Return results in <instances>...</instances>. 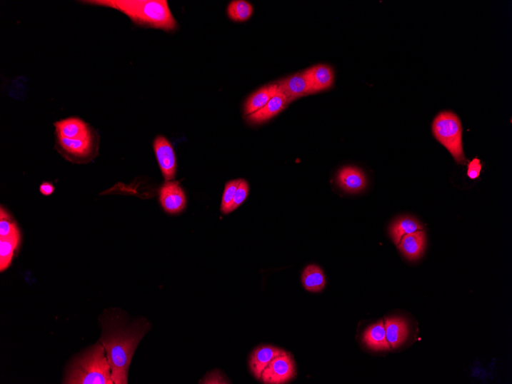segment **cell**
<instances>
[{
    "label": "cell",
    "mask_w": 512,
    "mask_h": 384,
    "mask_svg": "<svg viewBox=\"0 0 512 384\" xmlns=\"http://www.w3.org/2000/svg\"><path fill=\"white\" fill-rule=\"evenodd\" d=\"M481 171H482V163L478 158L473 159L469 162L468 166V176L469 178L473 180L478 178Z\"/></svg>",
    "instance_id": "cell-26"
},
{
    "label": "cell",
    "mask_w": 512,
    "mask_h": 384,
    "mask_svg": "<svg viewBox=\"0 0 512 384\" xmlns=\"http://www.w3.org/2000/svg\"><path fill=\"white\" fill-rule=\"evenodd\" d=\"M288 103L286 96L278 90L277 94L263 108L246 117V119L251 124L263 123L278 115Z\"/></svg>",
    "instance_id": "cell-14"
},
{
    "label": "cell",
    "mask_w": 512,
    "mask_h": 384,
    "mask_svg": "<svg viewBox=\"0 0 512 384\" xmlns=\"http://www.w3.org/2000/svg\"><path fill=\"white\" fill-rule=\"evenodd\" d=\"M20 243V233L0 238V271L4 272L11 264L14 253Z\"/></svg>",
    "instance_id": "cell-21"
},
{
    "label": "cell",
    "mask_w": 512,
    "mask_h": 384,
    "mask_svg": "<svg viewBox=\"0 0 512 384\" xmlns=\"http://www.w3.org/2000/svg\"><path fill=\"white\" fill-rule=\"evenodd\" d=\"M154 150L165 181L174 180L176 173V159L171 142L159 135L154 141Z\"/></svg>",
    "instance_id": "cell-7"
},
{
    "label": "cell",
    "mask_w": 512,
    "mask_h": 384,
    "mask_svg": "<svg viewBox=\"0 0 512 384\" xmlns=\"http://www.w3.org/2000/svg\"><path fill=\"white\" fill-rule=\"evenodd\" d=\"M83 4L119 10L138 26L172 32L179 27L166 0H90Z\"/></svg>",
    "instance_id": "cell-2"
},
{
    "label": "cell",
    "mask_w": 512,
    "mask_h": 384,
    "mask_svg": "<svg viewBox=\"0 0 512 384\" xmlns=\"http://www.w3.org/2000/svg\"><path fill=\"white\" fill-rule=\"evenodd\" d=\"M100 342L106 349L114 383L127 384L129 370L136 348L150 327L147 320L129 323L116 310L101 315Z\"/></svg>",
    "instance_id": "cell-1"
},
{
    "label": "cell",
    "mask_w": 512,
    "mask_h": 384,
    "mask_svg": "<svg viewBox=\"0 0 512 384\" xmlns=\"http://www.w3.org/2000/svg\"><path fill=\"white\" fill-rule=\"evenodd\" d=\"M310 95L330 89L334 81L333 69L328 65H317L304 70Z\"/></svg>",
    "instance_id": "cell-10"
},
{
    "label": "cell",
    "mask_w": 512,
    "mask_h": 384,
    "mask_svg": "<svg viewBox=\"0 0 512 384\" xmlns=\"http://www.w3.org/2000/svg\"><path fill=\"white\" fill-rule=\"evenodd\" d=\"M56 137L68 139L87 138L96 132L86 121L78 118H69L55 123Z\"/></svg>",
    "instance_id": "cell-9"
},
{
    "label": "cell",
    "mask_w": 512,
    "mask_h": 384,
    "mask_svg": "<svg viewBox=\"0 0 512 384\" xmlns=\"http://www.w3.org/2000/svg\"><path fill=\"white\" fill-rule=\"evenodd\" d=\"M303 286L311 293H319L326 285V279L322 269L317 265H309L303 271Z\"/></svg>",
    "instance_id": "cell-20"
},
{
    "label": "cell",
    "mask_w": 512,
    "mask_h": 384,
    "mask_svg": "<svg viewBox=\"0 0 512 384\" xmlns=\"http://www.w3.org/2000/svg\"><path fill=\"white\" fill-rule=\"evenodd\" d=\"M363 342L366 346L375 351L390 350L391 346L386 340L383 320L371 325L364 331Z\"/></svg>",
    "instance_id": "cell-18"
},
{
    "label": "cell",
    "mask_w": 512,
    "mask_h": 384,
    "mask_svg": "<svg viewBox=\"0 0 512 384\" xmlns=\"http://www.w3.org/2000/svg\"><path fill=\"white\" fill-rule=\"evenodd\" d=\"M423 230V226L414 218L403 216L392 223L389 233L393 243L397 245L404 236Z\"/></svg>",
    "instance_id": "cell-19"
},
{
    "label": "cell",
    "mask_w": 512,
    "mask_h": 384,
    "mask_svg": "<svg viewBox=\"0 0 512 384\" xmlns=\"http://www.w3.org/2000/svg\"><path fill=\"white\" fill-rule=\"evenodd\" d=\"M241 180L242 179L231 181L226 184L221 207V210L224 214L231 213L234 195Z\"/></svg>",
    "instance_id": "cell-24"
},
{
    "label": "cell",
    "mask_w": 512,
    "mask_h": 384,
    "mask_svg": "<svg viewBox=\"0 0 512 384\" xmlns=\"http://www.w3.org/2000/svg\"><path fill=\"white\" fill-rule=\"evenodd\" d=\"M64 383H114L106 351L100 341L72 361Z\"/></svg>",
    "instance_id": "cell-3"
},
{
    "label": "cell",
    "mask_w": 512,
    "mask_h": 384,
    "mask_svg": "<svg viewBox=\"0 0 512 384\" xmlns=\"http://www.w3.org/2000/svg\"><path fill=\"white\" fill-rule=\"evenodd\" d=\"M337 183L343 191L349 193L361 192L367 186V178L363 172L355 167H344L337 175Z\"/></svg>",
    "instance_id": "cell-13"
},
{
    "label": "cell",
    "mask_w": 512,
    "mask_h": 384,
    "mask_svg": "<svg viewBox=\"0 0 512 384\" xmlns=\"http://www.w3.org/2000/svg\"><path fill=\"white\" fill-rule=\"evenodd\" d=\"M433 133L438 141L451 152L458 163L466 161L462 124L456 113L448 111L438 113L433 123Z\"/></svg>",
    "instance_id": "cell-4"
},
{
    "label": "cell",
    "mask_w": 512,
    "mask_h": 384,
    "mask_svg": "<svg viewBox=\"0 0 512 384\" xmlns=\"http://www.w3.org/2000/svg\"><path fill=\"white\" fill-rule=\"evenodd\" d=\"M159 199L163 209L170 214L181 213L186 205L185 193L176 181H167L162 186Z\"/></svg>",
    "instance_id": "cell-8"
},
{
    "label": "cell",
    "mask_w": 512,
    "mask_h": 384,
    "mask_svg": "<svg viewBox=\"0 0 512 384\" xmlns=\"http://www.w3.org/2000/svg\"><path fill=\"white\" fill-rule=\"evenodd\" d=\"M277 83L278 90L283 93L289 103L302 96L310 95L309 86L304 71L281 79Z\"/></svg>",
    "instance_id": "cell-11"
},
{
    "label": "cell",
    "mask_w": 512,
    "mask_h": 384,
    "mask_svg": "<svg viewBox=\"0 0 512 384\" xmlns=\"http://www.w3.org/2000/svg\"><path fill=\"white\" fill-rule=\"evenodd\" d=\"M384 327L386 340H388L390 346L394 349L401 347L408 338V325L401 318H386Z\"/></svg>",
    "instance_id": "cell-16"
},
{
    "label": "cell",
    "mask_w": 512,
    "mask_h": 384,
    "mask_svg": "<svg viewBox=\"0 0 512 384\" xmlns=\"http://www.w3.org/2000/svg\"><path fill=\"white\" fill-rule=\"evenodd\" d=\"M202 383H229L225 379L223 378L219 373H212L211 375L208 376L203 381Z\"/></svg>",
    "instance_id": "cell-27"
},
{
    "label": "cell",
    "mask_w": 512,
    "mask_h": 384,
    "mask_svg": "<svg viewBox=\"0 0 512 384\" xmlns=\"http://www.w3.org/2000/svg\"><path fill=\"white\" fill-rule=\"evenodd\" d=\"M426 244V233L423 230L404 236L396 246L407 259L414 261L423 256Z\"/></svg>",
    "instance_id": "cell-15"
},
{
    "label": "cell",
    "mask_w": 512,
    "mask_h": 384,
    "mask_svg": "<svg viewBox=\"0 0 512 384\" xmlns=\"http://www.w3.org/2000/svg\"><path fill=\"white\" fill-rule=\"evenodd\" d=\"M56 146L59 153L68 161L74 163H86L96 157L99 151V138L97 133L81 139L56 137Z\"/></svg>",
    "instance_id": "cell-5"
},
{
    "label": "cell",
    "mask_w": 512,
    "mask_h": 384,
    "mask_svg": "<svg viewBox=\"0 0 512 384\" xmlns=\"http://www.w3.org/2000/svg\"><path fill=\"white\" fill-rule=\"evenodd\" d=\"M249 192V186L248 183L245 180H241L234 195L231 213L237 209L246 200Z\"/></svg>",
    "instance_id": "cell-25"
},
{
    "label": "cell",
    "mask_w": 512,
    "mask_h": 384,
    "mask_svg": "<svg viewBox=\"0 0 512 384\" xmlns=\"http://www.w3.org/2000/svg\"><path fill=\"white\" fill-rule=\"evenodd\" d=\"M39 190L41 194L49 196L54 193L55 188L51 183L46 182L40 186Z\"/></svg>",
    "instance_id": "cell-28"
},
{
    "label": "cell",
    "mask_w": 512,
    "mask_h": 384,
    "mask_svg": "<svg viewBox=\"0 0 512 384\" xmlns=\"http://www.w3.org/2000/svg\"><path fill=\"white\" fill-rule=\"evenodd\" d=\"M19 233H20L16 223L2 206L0 212V238L10 237Z\"/></svg>",
    "instance_id": "cell-23"
},
{
    "label": "cell",
    "mask_w": 512,
    "mask_h": 384,
    "mask_svg": "<svg viewBox=\"0 0 512 384\" xmlns=\"http://www.w3.org/2000/svg\"><path fill=\"white\" fill-rule=\"evenodd\" d=\"M286 351L280 348L264 345L257 348L249 359V368L254 377L260 380L264 370L276 357L286 354Z\"/></svg>",
    "instance_id": "cell-12"
},
{
    "label": "cell",
    "mask_w": 512,
    "mask_h": 384,
    "mask_svg": "<svg viewBox=\"0 0 512 384\" xmlns=\"http://www.w3.org/2000/svg\"><path fill=\"white\" fill-rule=\"evenodd\" d=\"M227 14L234 22H245L252 16L254 6L245 0H234L229 4Z\"/></svg>",
    "instance_id": "cell-22"
},
{
    "label": "cell",
    "mask_w": 512,
    "mask_h": 384,
    "mask_svg": "<svg viewBox=\"0 0 512 384\" xmlns=\"http://www.w3.org/2000/svg\"><path fill=\"white\" fill-rule=\"evenodd\" d=\"M296 376L295 363L288 352L276 357L264 370L261 380L267 384H281Z\"/></svg>",
    "instance_id": "cell-6"
},
{
    "label": "cell",
    "mask_w": 512,
    "mask_h": 384,
    "mask_svg": "<svg viewBox=\"0 0 512 384\" xmlns=\"http://www.w3.org/2000/svg\"><path fill=\"white\" fill-rule=\"evenodd\" d=\"M278 91V83L271 84L259 89L250 96L244 106V116L247 117L257 111L263 108L266 103L273 98Z\"/></svg>",
    "instance_id": "cell-17"
}]
</instances>
